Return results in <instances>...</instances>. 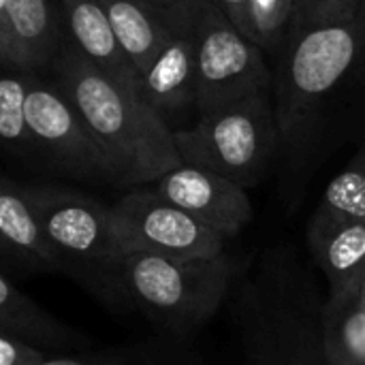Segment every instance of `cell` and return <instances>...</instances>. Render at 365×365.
Here are the masks:
<instances>
[{"label": "cell", "instance_id": "cell-1", "mask_svg": "<svg viewBox=\"0 0 365 365\" xmlns=\"http://www.w3.org/2000/svg\"><path fill=\"white\" fill-rule=\"evenodd\" d=\"M49 71L109 158L118 186L156 184L184 165L167 120L137 92L101 73L73 45L62 47Z\"/></svg>", "mask_w": 365, "mask_h": 365}, {"label": "cell", "instance_id": "cell-2", "mask_svg": "<svg viewBox=\"0 0 365 365\" xmlns=\"http://www.w3.org/2000/svg\"><path fill=\"white\" fill-rule=\"evenodd\" d=\"M276 56V115L280 139L291 143L308 133L365 56V6L353 19L291 34Z\"/></svg>", "mask_w": 365, "mask_h": 365}, {"label": "cell", "instance_id": "cell-3", "mask_svg": "<svg viewBox=\"0 0 365 365\" xmlns=\"http://www.w3.org/2000/svg\"><path fill=\"white\" fill-rule=\"evenodd\" d=\"M184 165L255 186L267 171L280 139L274 90L201 113L188 128L173 130Z\"/></svg>", "mask_w": 365, "mask_h": 365}, {"label": "cell", "instance_id": "cell-4", "mask_svg": "<svg viewBox=\"0 0 365 365\" xmlns=\"http://www.w3.org/2000/svg\"><path fill=\"white\" fill-rule=\"evenodd\" d=\"M233 269L227 255L171 259L133 252L122 257L115 280L156 321L175 329H190L212 319L225 304Z\"/></svg>", "mask_w": 365, "mask_h": 365}, {"label": "cell", "instance_id": "cell-5", "mask_svg": "<svg viewBox=\"0 0 365 365\" xmlns=\"http://www.w3.org/2000/svg\"><path fill=\"white\" fill-rule=\"evenodd\" d=\"M244 297L240 365H329L319 334L321 306L306 282L274 272Z\"/></svg>", "mask_w": 365, "mask_h": 365}, {"label": "cell", "instance_id": "cell-6", "mask_svg": "<svg viewBox=\"0 0 365 365\" xmlns=\"http://www.w3.org/2000/svg\"><path fill=\"white\" fill-rule=\"evenodd\" d=\"M197 32V118L237 103L257 92L274 90V68L265 51L212 2L195 4Z\"/></svg>", "mask_w": 365, "mask_h": 365}, {"label": "cell", "instance_id": "cell-7", "mask_svg": "<svg viewBox=\"0 0 365 365\" xmlns=\"http://www.w3.org/2000/svg\"><path fill=\"white\" fill-rule=\"evenodd\" d=\"M113 237L122 257L133 252L171 259H216L225 255V240L156 188H133L111 205Z\"/></svg>", "mask_w": 365, "mask_h": 365}, {"label": "cell", "instance_id": "cell-8", "mask_svg": "<svg viewBox=\"0 0 365 365\" xmlns=\"http://www.w3.org/2000/svg\"><path fill=\"white\" fill-rule=\"evenodd\" d=\"M24 195L64 263L98 269L115 280L122 252L113 237L111 205L64 186H24Z\"/></svg>", "mask_w": 365, "mask_h": 365}, {"label": "cell", "instance_id": "cell-9", "mask_svg": "<svg viewBox=\"0 0 365 365\" xmlns=\"http://www.w3.org/2000/svg\"><path fill=\"white\" fill-rule=\"evenodd\" d=\"M26 118L36 154L77 180L118 184L115 171L86 122L53 79L28 73Z\"/></svg>", "mask_w": 365, "mask_h": 365}, {"label": "cell", "instance_id": "cell-10", "mask_svg": "<svg viewBox=\"0 0 365 365\" xmlns=\"http://www.w3.org/2000/svg\"><path fill=\"white\" fill-rule=\"evenodd\" d=\"M197 0H175L169 4L171 34L139 75V96L171 126L173 120L197 111Z\"/></svg>", "mask_w": 365, "mask_h": 365}, {"label": "cell", "instance_id": "cell-11", "mask_svg": "<svg viewBox=\"0 0 365 365\" xmlns=\"http://www.w3.org/2000/svg\"><path fill=\"white\" fill-rule=\"evenodd\" d=\"M64 45V0H0L2 68L41 75Z\"/></svg>", "mask_w": 365, "mask_h": 365}, {"label": "cell", "instance_id": "cell-12", "mask_svg": "<svg viewBox=\"0 0 365 365\" xmlns=\"http://www.w3.org/2000/svg\"><path fill=\"white\" fill-rule=\"evenodd\" d=\"M154 188L222 237L237 235L252 218L246 188L207 169L182 165L163 175Z\"/></svg>", "mask_w": 365, "mask_h": 365}, {"label": "cell", "instance_id": "cell-13", "mask_svg": "<svg viewBox=\"0 0 365 365\" xmlns=\"http://www.w3.org/2000/svg\"><path fill=\"white\" fill-rule=\"evenodd\" d=\"M64 26L68 45L109 79L137 92L139 75L113 32L103 0H64Z\"/></svg>", "mask_w": 365, "mask_h": 365}, {"label": "cell", "instance_id": "cell-14", "mask_svg": "<svg viewBox=\"0 0 365 365\" xmlns=\"http://www.w3.org/2000/svg\"><path fill=\"white\" fill-rule=\"evenodd\" d=\"M0 252L4 263H15L26 269L64 267L60 252L26 201L24 186L9 178H2L0 184Z\"/></svg>", "mask_w": 365, "mask_h": 365}, {"label": "cell", "instance_id": "cell-15", "mask_svg": "<svg viewBox=\"0 0 365 365\" xmlns=\"http://www.w3.org/2000/svg\"><path fill=\"white\" fill-rule=\"evenodd\" d=\"M310 248L329 280V295L357 291L365 284V220L314 216Z\"/></svg>", "mask_w": 365, "mask_h": 365}, {"label": "cell", "instance_id": "cell-16", "mask_svg": "<svg viewBox=\"0 0 365 365\" xmlns=\"http://www.w3.org/2000/svg\"><path fill=\"white\" fill-rule=\"evenodd\" d=\"M103 4L128 62L141 75L171 34L169 4L150 0H103Z\"/></svg>", "mask_w": 365, "mask_h": 365}, {"label": "cell", "instance_id": "cell-17", "mask_svg": "<svg viewBox=\"0 0 365 365\" xmlns=\"http://www.w3.org/2000/svg\"><path fill=\"white\" fill-rule=\"evenodd\" d=\"M321 346L329 365H365V306L361 289L321 304Z\"/></svg>", "mask_w": 365, "mask_h": 365}, {"label": "cell", "instance_id": "cell-18", "mask_svg": "<svg viewBox=\"0 0 365 365\" xmlns=\"http://www.w3.org/2000/svg\"><path fill=\"white\" fill-rule=\"evenodd\" d=\"M0 334L19 338L36 349L62 346L73 340L71 329L24 295L4 272L0 274Z\"/></svg>", "mask_w": 365, "mask_h": 365}, {"label": "cell", "instance_id": "cell-19", "mask_svg": "<svg viewBox=\"0 0 365 365\" xmlns=\"http://www.w3.org/2000/svg\"><path fill=\"white\" fill-rule=\"evenodd\" d=\"M317 216L336 220H365V145L329 182Z\"/></svg>", "mask_w": 365, "mask_h": 365}, {"label": "cell", "instance_id": "cell-20", "mask_svg": "<svg viewBox=\"0 0 365 365\" xmlns=\"http://www.w3.org/2000/svg\"><path fill=\"white\" fill-rule=\"evenodd\" d=\"M28 73L2 68L0 77V137L15 152H36L34 137L26 118Z\"/></svg>", "mask_w": 365, "mask_h": 365}, {"label": "cell", "instance_id": "cell-21", "mask_svg": "<svg viewBox=\"0 0 365 365\" xmlns=\"http://www.w3.org/2000/svg\"><path fill=\"white\" fill-rule=\"evenodd\" d=\"M295 0H250L244 34L265 53H278L291 34Z\"/></svg>", "mask_w": 365, "mask_h": 365}, {"label": "cell", "instance_id": "cell-22", "mask_svg": "<svg viewBox=\"0 0 365 365\" xmlns=\"http://www.w3.org/2000/svg\"><path fill=\"white\" fill-rule=\"evenodd\" d=\"M364 6L365 0H295L291 34L353 19Z\"/></svg>", "mask_w": 365, "mask_h": 365}, {"label": "cell", "instance_id": "cell-23", "mask_svg": "<svg viewBox=\"0 0 365 365\" xmlns=\"http://www.w3.org/2000/svg\"><path fill=\"white\" fill-rule=\"evenodd\" d=\"M45 361L41 349L9 334H0V365H45Z\"/></svg>", "mask_w": 365, "mask_h": 365}, {"label": "cell", "instance_id": "cell-24", "mask_svg": "<svg viewBox=\"0 0 365 365\" xmlns=\"http://www.w3.org/2000/svg\"><path fill=\"white\" fill-rule=\"evenodd\" d=\"M45 365H178L158 361V359H148L141 355H126V353H101V355H90V357H56L47 359Z\"/></svg>", "mask_w": 365, "mask_h": 365}, {"label": "cell", "instance_id": "cell-25", "mask_svg": "<svg viewBox=\"0 0 365 365\" xmlns=\"http://www.w3.org/2000/svg\"><path fill=\"white\" fill-rule=\"evenodd\" d=\"M244 34V26H246V13H248V2L250 0H212Z\"/></svg>", "mask_w": 365, "mask_h": 365}, {"label": "cell", "instance_id": "cell-26", "mask_svg": "<svg viewBox=\"0 0 365 365\" xmlns=\"http://www.w3.org/2000/svg\"><path fill=\"white\" fill-rule=\"evenodd\" d=\"M150 2H154V4H171L175 0H150Z\"/></svg>", "mask_w": 365, "mask_h": 365}, {"label": "cell", "instance_id": "cell-27", "mask_svg": "<svg viewBox=\"0 0 365 365\" xmlns=\"http://www.w3.org/2000/svg\"><path fill=\"white\" fill-rule=\"evenodd\" d=\"M361 302H364V306H365V284L361 287Z\"/></svg>", "mask_w": 365, "mask_h": 365}]
</instances>
